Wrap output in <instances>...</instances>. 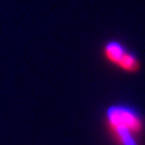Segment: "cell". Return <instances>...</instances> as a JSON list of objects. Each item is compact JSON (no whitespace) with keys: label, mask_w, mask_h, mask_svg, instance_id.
<instances>
[{"label":"cell","mask_w":145,"mask_h":145,"mask_svg":"<svg viewBox=\"0 0 145 145\" xmlns=\"http://www.w3.org/2000/svg\"><path fill=\"white\" fill-rule=\"evenodd\" d=\"M117 66H120V67L122 69V70H125V71H136L140 65H138L137 59H136L132 54L125 51V54L121 57V59H120V62Z\"/></svg>","instance_id":"obj_3"},{"label":"cell","mask_w":145,"mask_h":145,"mask_svg":"<svg viewBox=\"0 0 145 145\" xmlns=\"http://www.w3.org/2000/svg\"><path fill=\"white\" fill-rule=\"evenodd\" d=\"M108 122L110 130L122 145H135L133 136L140 133L142 128L140 117L132 110L121 106L109 109Z\"/></svg>","instance_id":"obj_1"},{"label":"cell","mask_w":145,"mask_h":145,"mask_svg":"<svg viewBox=\"0 0 145 145\" xmlns=\"http://www.w3.org/2000/svg\"><path fill=\"white\" fill-rule=\"evenodd\" d=\"M124 54H125V50L120 46L118 43H116V42H112V43H109L108 46L105 47V55L114 65H118L120 59H121V57Z\"/></svg>","instance_id":"obj_2"}]
</instances>
